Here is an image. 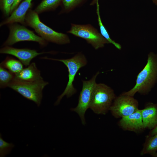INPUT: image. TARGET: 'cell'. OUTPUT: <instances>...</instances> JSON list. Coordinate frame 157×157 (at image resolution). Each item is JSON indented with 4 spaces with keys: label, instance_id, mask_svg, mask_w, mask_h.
I'll return each instance as SVG.
<instances>
[{
    "label": "cell",
    "instance_id": "1",
    "mask_svg": "<svg viewBox=\"0 0 157 157\" xmlns=\"http://www.w3.org/2000/svg\"><path fill=\"white\" fill-rule=\"evenodd\" d=\"M157 82V54L150 52L147 63L137 76L135 84L129 91L122 93L134 96L136 93L142 95L148 94Z\"/></svg>",
    "mask_w": 157,
    "mask_h": 157
},
{
    "label": "cell",
    "instance_id": "2",
    "mask_svg": "<svg viewBox=\"0 0 157 157\" xmlns=\"http://www.w3.org/2000/svg\"><path fill=\"white\" fill-rule=\"evenodd\" d=\"M26 25L33 28L39 36L47 42L59 44H68L70 40L68 35L57 32L42 22L38 14L31 9L28 11L25 17Z\"/></svg>",
    "mask_w": 157,
    "mask_h": 157
},
{
    "label": "cell",
    "instance_id": "3",
    "mask_svg": "<svg viewBox=\"0 0 157 157\" xmlns=\"http://www.w3.org/2000/svg\"><path fill=\"white\" fill-rule=\"evenodd\" d=\"M116 97L114 90L110 87L104 83H97L89 108L96 114L105 115L109 110Z\"/></svg>",
    "mask_w": 157,
    "mask_h": 157
},
{
    "label": "cell",
    "instance_id": "4",
    "mask_svg": "<svg viewBox=\"0 0 157 157\" xmlns=\"http://www.w3.org/2000/svg\"><path fill=\"white\" fill-rule=\"evenodd\" d=\"M43 58L62 62L68 69V82L64 91L58 97L55 103V105H58L63 97L66 96L69 97L76 92V90L73 85L75 76L79 70L87 64V60L85 56L81 53H78L73 57L67 59H56L46 57Z\"/></svg>",
    "mask_w": 157,
    "mask_h": 157
},
{
    "label": "cell",
    "instance_id": "5",
    "mask_svg": "<svg viewBox=\"0 0 157 157\" xmlns=\"http://www.w3.org/2000/svg\"><path fill=\"white\" fill-rule=\"evenodd\" d=\"M48 83L43 78L32 82L23 81L14 78L8 87L25 98L33 101L39 106L42 97L43 89Z\"/></svg>",
    "mask_w": 157,
    "mask_h": 157
},
{
    "label": "cell",
    "instance_id": "6",
    "mask_svg": "<svg viewBox=\"0 0 157 157\" xmlns=\"http://www.w3.org/2000/svg\"><path fill=\"white\" fill-rule=\"evenodd\" d=\"M8 26L9 34L3 46H10L17 42L24 41L35 42L42 47L47 44V42L23 25L14 23L8 24Z\"/></svg>",
    "mask_w": 157,
    "mask_h": 157
},
{
    "label": "cell",
    "instance_id": "7",
    "mask_svg": "<svg viewBox=\"0 0 157 157\" xmlns=\"http://www.w3.org/2000/svg\"><path fill=\"white\" fill-rule=\"evenodd\" d=\"M67 33L85 40L95 49L102 48L108 41L90 24H72Z\"/></svg>",
    "mask_w": 157,
    "mask_h": 157
},
{
    "label": "cell",
    "instance_id": "8",
    "mask_svg": "<svg viewBox=\"0 0 157 157\" xmlns=\"http://www.w3.org/2000/svg\"><path fill=\"white\" fill-rule=\"evenodd\" d=\"M138 100L132 96L122 93L116 97L110 106L109 111L115 118H122L129 115L138 109Z\"/></svg>",
    "mask_w": 157,
    "mask_h": 157
},
{
    "label": "cell",
    "instance_id": "9",
    "mask_svg": "<svg viewBox=\"0 0 157 157\" xmlns=\"http://www.w3.org/2000/svg\"><path fill=\"white\" fill-rule=\"evenodd\" d=\"M99 72H97L88 81H83L82 88L79 97L77 106L71 110L76 113L81 118L82 124H86L85 118V113L90 108L93 91L97 83L96 78Z\"/></svg>",
    "mask_w": 157,
    "mask_h": 157
},
{
    "label": "cell",
    "instance_id": "10",
    "mask_svg": "<svg viewBox=\"0 0 157 157\" xmlns=\"http://www.w3.org/2000/svg\"><path fill=\"white\" fill-rule=\"evenodd\" d=\"M49 52H38L36 50L27 48H17L10 46H5L0 49V53L13 55L17 58L23 65L28 66L33 58Z\"/></svg>",
    "mask_w": 157,
    "mask_h": 157
},
{
    "label": "cell",
    "instance_id": "11",
    "mask_svg": "<svg viewBox=\"0 0 157 157\" xmlns=\"http://www.w3.org/2000/svg\"><path fill=\"white\" fill-rule=\"evenodd\" d=\"M123 130L138 133L144 129L143 123L141 109L128 116L121 118L118 123Z\"/></svg>",
    "mask_w": 157,
    "mask_h": 157
},
{
    "label": "cell",
    "instance_id": "12",
    "mask_svg": "<svg viewBox=\"0 0 157 157\" xmlns=\"http://www.w3.org/2000/svg\"><path fill=\"white\" fill-rule=\"evenodd\" d=\"M32 1L24 0L13 12L10 16L1 23L0 26L17 22L23 25H26L25 17L28 11L31 6Z\"/></svg>",
    "mask_w": 157,
    "mask_h": 157
},
{
    "label": "cell",
    "instance_id": "13",
    "mask_svg": "<svg viewBox=\"0 0 157 157\" xmlns=\"http://www.w3.org/2000/svg\"><path fill=\"white\" fill-rule=\"evenodd\" d=\"M141 110L144 129H154L157 125V104L148 103Z\"/></svg>",
    "mask_w": 157,
    "mask_h": 157
},
{
    "label": "cell",
    "instance_id": "14",
    "mask_svg": "<svg viewBox=\"0 0 157 157\" xmlns=\"http://www.w3.org/2000/svg\"><path fill=\"white\" fill-rule=\"evenodd\" d=\"M40 72L34 63L28 67L23 68L19 72L15 74V79L24 81H34L41 78Z\"/></svg>",
    "mask_w": 157,
    "mask_h": 157
},
{
    "label": "cell",
    "instance_id": "15",
    "mask_svg": "<svg viewBox=\"0 0 157 157\" xmlns=\"http://www.w3.org/2000/svg\"><path fill=\"white\" fill-rule=\"evenodd\" d=\"M157 151V133L151 136L146 137L143 147L140 153L142 156L146 154L150 155Z\"/></svg>",
    "mask_w": 157,
    "mask_h": 157
},
{
    "label": "cell",
    "instance_id": "16",
    "mask_svg": "<svg viewBox=\"0 0 157 157\" xmlns=\"http://www.w3.org/2000/svg\"><path fill=\"white\" fill-rule=\"evenodd\" d=\"M0 66L15 74L23 68V64L19 60L8 56L0 64Z\"/></svg>",
    "mask_w": 157,
    "mask_h": 157
},
{
    "label": "cell",
    "instance_id": "17",
    "mask_svg": "<svg viewBox=\"0 0 157 157\" xmlns=\"http://www.w3.org/2000/svg\"><path fill=\"white\" fill-rule=\"evenodd\" d=\"M62 0H42L34 10L38 14L55 10Z\"/></svg>",
    "mask_w": 157,
    "mask_h": 157
},
{
    "label": "cell",
    "instance_id": "18",
    "mask_svg": "<svg viewBox=\"0 0 157 157\" xmlns=\"http://www.w3.org/2000/svg\"><path fill=\"white\" fill-rule=\"evenodd\" d=\"M96 4V13L97 16V20L98 25L100 28L101 34L102 36L108 41L109 43L112 44L117 49L119 50H121L122 48V47L121 45L111 39L107 29L104 25L102 22L100 15L99 5L98 2H97Z\"/></svg>",
    "mask_w": 157,
    "mask_h": 157
},
{
    "label": "cell",
    "instance_id": "19",
    "mask_svg": "<svg viewBox=\"0 0 157 157\" xmlns=\"http://www.w3.org/2000/svg\"><path fill=\"white\" fill-rule=\"evenodd\" d=\"M15 74L1 66H0V87L1 88L8 87L14 80Z\"/></svg>",
    "mask_w": 157,
    "mask_h": 157
},
{
    "label": "cell",
    "instance_id": "20",
    "mask_svg": "<svg viewBox=\"0 0 157 157\" xmlns=\"http://www.w3.org/2000/svg\"><path fill=\"white\" fill-rule=\"evenodd\" d=\"M14 145L12 143H8L4 140L0 135V156L5 157L9 154L12 149L14 147Z\"/></svg>",
    "mask_w": 157,
    "mask_h": 157
},
{
    "label": "cell",
    "instance_id": "21",
    "mask_svg": "<svg viewBox=\"0 0 157 157\" xmlns=\"http://www.w3.org/2000/svg\"><path fill=\"white\" fill-rule=\"evenodd\" d=\"M15 0H0V8L4 15L9 16L11 14V8Z\"/></svg>",
    "mask_w": 157,
    "mask_h": 157
},
{
    "label": "cell",
    "instance_id": "22",
    "mask_svg": "<svg viewBox=\"0 0 157 157\" xmlns=\"http://www.w3.org/2000/svg\"><path fill=\"white\" fill-rule=\"evenodd\" d=\"M81 0H62L64 11L69 12L76 7Z\"/></svg>",
    "mask_w": 157,
    "mask_h": 157
},
{
    "label": "cell",
    "instance_id": "23",
    "mask_svg": "<svg viewBox=\"0 0 157 157\" xmlns=\"http://www.w3.org/2000/svg\"><path fill=\"white\" fill-rule=\"evenodd\" d=\"M23 0H15L11 9V14L17 7L20 2Z\"/></svg>",
    "mask_w": 157,
    "mask_h": 157
},
{
    "label": "cell",
    "instance_id": "24",
    "mask_svg": "<svg viewBox=\"0 0 157 157\" xmlns=\"http://www.w3.org/2000/svg\"><path fill=\"white\" fill-rule=\"evenodd\" d=\"M157 133V125L153 129L151 130L147 136H151Z\"/></svg>",
    "mask_w": 157,
    "mask_h": 157
},
{
    "label": "cell",
    "instance_id": "25",
    "mask_svg": "<svg viewBox=\"0 0 157 157\" xmlns=\"http://www.w3.org/2000/svg\"><path fill=\"white\" fill-rule=\"evenodd\" d=\"M99 0H93L92 1L91 3V5H92L94 4H96L97 2H98Z\"/></svg>",
    "mask_w": 157,
    "mask_h": 157
},
{
    "label": "cell",
    "instance_id": "26",
    "mask_svg": "<svg viewBox=\"0 0 157 157\" xmlns=\"http://www.w3.org/2000/svg\"><path fill=\"white\" fill-rule=\"evenodd\" d=\"M153 157H157V151L151 155Z\"/></svg>",
    "mask_w": 157,
    "mask_h": 157
},
{
    "label": "cell",
    "instance_id": "27",
    "mask_svg": "<svg viewBox=\"0 0 157 157\" xmlns=\"http://www.w3.org/2000/svg\"><path fill=\"white\" fill-rule=\"evenodd\" d=\"M151 1L155 5L157 6V0H151Z\"/></svg>",
    "mask_w": 157,
    "mask_h": 157
}]
</instances>
